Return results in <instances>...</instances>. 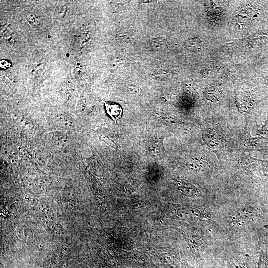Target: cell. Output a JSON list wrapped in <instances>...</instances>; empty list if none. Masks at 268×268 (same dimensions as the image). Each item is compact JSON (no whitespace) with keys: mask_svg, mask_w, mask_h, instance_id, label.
Here are the masks:
<instances>
[{"mask_svg":"<svg viewBox=\"0 0 268 268\" xmlns=\"http://www.w3.org/2000/svg\"><path fill=\"white\" fill-rule=\"evenodd\" d=\"M198 41L195 39H192L189 40L186 43V47L190 49H195L198 48Z\"/></svg>","mask_w":268,"mask_h":268,"instance_id":"cell-6","label":"cell"},{"mask_svg":"<svg viewBox=\"0 0 268 268\" xmlns=\"http://www.w3.org/2000/svg\"><path fill=\"white\" fill-rule=\"evenodd\" d=\"M258 133L260 135H268V119L260 129Z\"/></svg>","mask_w":268,"mask_h":268,"instance_id":"cell-5","label":"cell"},{"mask_svg":"<svg viewBox=\"0 0 268 268\" xmlns=\"http://www.w3.org/2000/svg\"><path fill=\"white\" fill-rule=\"evenodd\" d=\"M12 66V64L10 61L3 59L0 61V66L1 69L3 70L8 69Z\"/></svg>","mask_w":268,"mask_h":268,"instance_id":"cell-4","label":"cell"},{"mask_svg":"<svg viewBox=\"0 0 268 268\" xmlns=\"http://www.w3.org/2000/svg\"><path fill=\"white\" fill-rule=\"evenodd\" d=\"M104 103L106 112L111 118L115 122L121 118L122 108L120 105L111 102L104 101Z\"/></svg>","mask_w":268,"mask_h":268,"instance_id":"cell-3","label":"cell"},{"mask_svg":"<svg viewBox=\"0 0 268 268\" xmlns=\"http://www.w3.org/2000/svg\"><path fill=\"white\" fill-rule=\"evenodd\" d=\"M245 161V167L250 174L260 184L268 186V162L248 157Z\"/></svg>","mask_w":268,"mask_h":268,"instance_id":"cell-1","label":"cell"},{"mask_svg":"<svg viewBox=\"0 0 268 268\" xmlns=\"http://www.w3.org/2000/svg\"><path fill=\"white\" fill-rule=\"evenodd\" d=\"M174 183L176 189L183 195L190 197L199 196L197 188L193 185L182 180L175 179Z\"/></svg>","mask_w":268,"mask_h":268,"instance_id":"cell-2","label":"cell"}]
</instances>
